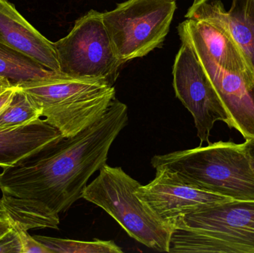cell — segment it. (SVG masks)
Wrapping results in <instances>:
<instances>
[{"instance_id": "cell-1", "label": "cell", "mask_w": 254, "mask_h": 253, "mask_svg": "<svg viewBox=\"0 0 254 253\" xmlns=\"http://www.w3.org/2000/svg\"><path fill=\"white\" fill-rule=\"evenodd\" d=\"M126 104L115 98L101 120L0 172V217L10 227L58 230L59 215L83 199L89 178L107 163L128 123Z\"/></svg>"}, {"instance_id": "cell-2", "label": "cell", "mask_w": 254, "mask_h": 253, "mask_svg": "<svg viewBox=\"0 0 254 253\" xmlns=\"http://www.w3.org/2000/svg\"><path fill=\"white\" fill-rule=\"evenodd\" d=\"M154 169L176 171L195 187L232 200H254V169L244 144L228 141L155 155Z\"/></svg>"}, {"instance_id": "cell-3", "label": "cell", "mask_w": 254, "mask_h": 253, "mask_svg": "<svg viewBox=\"0 0 254 253\" xmlns=\"http://www.w3.org/2000/svg\"><path fill=\"white\" fill-rule=\"evenodd\" d=\"M169 253H254V200H230L173 223Z\"/></svg>"}, {"instance_id": "cell-4", "label": "cell", "mask_w": 254, "mask_h": 253, "mask_svg": "<svg viewBox=\"0 0 254 253\" xmlns=\"http://www.w3.org/2000/svg\"><path fill=\"white\" fill-rule=\"evenodd\" d=\"M140 185L122 168L106 163L83 190V199L104 209L139 243L169 253L173 226L137 197Z\"/></svg>"}, {"instance_id": "cell-5", "label": "cell", "mask_w": 254, "mask_h": 253, "mask_svg": "<svg viewBox=\"0 0 254 253\" xmlns=\"http://www.w3.org/2000/svg\"><path fill=\"white\" fill-rule=\"evenodd\" d=\"M176 10V0H128L101 13L122 63L161 47Z\"/></svg>"}, {"instance_id": "cell-6", "label": "cell", "mask_w": 254, "mask_h": 253, "mask_svg": "<svg viewBox=\"0 0 254 253\" xmlns=\"http://www.w3.org/2000/svg\"><path fill=\"white\" fill-rule=\"evenodd\" d=\"M61 73L76 78L104 79L112 85L119 59L103 22L101 12L92 10L77 19L69 34L54 43Z\"/></svg>"}, {"instance_id": "cell-7", "label": "cell", "mask_w": 254, "mask_h": 253, "mask_svg": "<svg viewBox=\"0 0 254 253\" xmlns=\"http://www.w3.org/2000/svg\"><path fill=\"white\" fill-rule=\"evenodd\" d=\"M182 42L173 65V88L176 98L193 117L201 146L210 143V132L216 122L229 126L230 118L193 49Z\"/></svg>"}, {"instance_id": "cell-8", "label": "cell", "mask_w": 254, "mask_h": 253, "mask_svg": "<svg viewBox=\"0 0 254 253\" xmlns=\"http://www.w3.org/2000/svg\"><path fill=\"white\" fill-rule=\"evenodd\" d=\"M155 170V178L147 185H140L136 195L172 225L176 220L191 212L232 200L195 187L168 168Z\"/></svg>"}, {"instance_id": "cell-9", "label": "cell", "mask_w": 254, "mask_h": 253, "mask_svg": "<svg viewBox=\"0 0 254 253\" xmlns=\"http://www.w3.org/2000/svg\"><path fill=\"white\" fill-rule=\"evenodd\" d=\"M179 37L204 52L227 72L243 77L254 101V75L241 46L229 30L217 22L188 19L178 27Z\"/></svg>"}, {"instance_id": "cell-10", "label": "cell", "mask_w": 254, "mask_h": 253, "mask_svg": "<svg viewBox=\"0 0 254 253\" xmlns=\"http://www.w3.org/2000/svg\"><path fill=\"white\" fill-rule=\"evenodd\" d=\"M190 46L193 49L228 112L229 127L238 131L246 140L254 138V101L243 77L227 72L200 49Z\"/></svg>"}, {"instance_id": "cell-11", "label": "cell", "mask_w": 254, "mask_h": 253, "mask_svg": "<svg viewBox=\"0 0 254 253\" xmlns=\"http://www.w3.org/2000/svg\"><path fill=\"white\" fill-rule=\"evenodd\" d=\"M0 43L20 51L46 68L61 73L54 43L34 28L8 0H0Z\"/></svg>"}, {"instance_id": "cell-12", "label": "cell", "mask_w": 254, "mask_h": 253, "mask_svg": "<svg viewBox=\"0 0 254 253\" xmlns=\"http://www.w3.org/2000/svg\"><path fill=\"white\" fill-rule=\"evenodd\" d=\"M185 17L205 19L226 27L241 46L254 75V0H232L228 11L219 0L207 1L192 10L189 9Z\"/></svg>"}, {"instance_id": "cell-13", "label": "cell", "mask_w": 254, "mask_h": 253, "mask_svg": "<svg viewBox=\"0 0 254 253\" xmlns=\"http://www.w3.org/2000/svg\"><path fill=\"white\" fill-rule=\"evenodd\" d=\"M63 138L58 129L41 118L15 130L0 132V168L15 166Z\"/></svg>"}, {"instance_id": "cell-14", "label": "cell", "mask_w": 254, "mask_h": 253, "mask_svg": "<svg viewBox=\"0 0 254 253\" xmlns=\"http://www.w3.org/2000/svg\"><path fill=\"white\" fill-rule=\"evenodd\" d=\"M62 74L46 68L26 53L0 43V79L8 80L13 86Z\"/></svg>"}, {"instance_id": "cell-15", "label": "cell", "mask_w": 254, "mask_h": 253, "mask_svg": "<svg viewBox=\"0 0 254 253\" xmlns=\"http://www.w3.org/2000/svg\"><path fill=\"white\" fill-rule=\"evenodd\" d=\"M42 113L41 108L17 86L11 102L0 114V132L31 124L43 117Z\"/></svg>"}, {"instance_id": "cell-16", "label": "cell", "mask_w": 254, "mask_h": 253, "mask_svg": "<svg viewBox=\"0 0 254 253\" xmlns=\"http://www.w3.org/2000/svg\"><path fill=\"white\" fill-rule=\"evenodd\" d=\"M52 253H122V248L113 241L95 239L92 242L58 239L47 236H34Z\"/></svg>"}, {"instance_id": "cell-17", "label": "cell", "mask_w": 254, "mask_h": 253, "mask_svg": "<svg viewBox=\"0 0 254 253\" xmlns=\"http://www.w3.org/2000/svg\"><path fill=\"white\" fill-rule=\"evenodd\" d=\"M12 228L14 229L19 236L22 253H52L49 248L39 242L34 236H31L27 230Z\"/></svg>"}, {"instance_id": "cell-18", "label": "cell", "mask_w": 254, "mask_h": 253, "mask_svg": "<svg viewBox=\"0 0 254 253\" xmlns=\"http://www.w3.org/2000/svg\"><path fill=\"white\" fill-rule=\"evenodd\" d=\"M0 253H22L19 236L12 227L0 236Z\"/></svg>"}, {"instance_id": "cell-19", "label": "cell", "mask_w": 254, "mask_h": 253, "mask_svg": "<svg viewBox=\"0 0 254 253\" xmlns=\"http://www.w3.org/2000/svg\"><path fill=\"white\" fill-rule=\"evenodd\" d=\"M17 86H13L8 80L0 79V114L11 102Z\"/></svg>"}, {"instance_id": "cell-20", "label": "cell", "mask_w": 254, "mask_h": 253, "mask_svg": "<svg viewBox=\"0 0 254 253\" xmlns=\"http://www.w3.org/2000/svg\"><path fill=\"white\" fill-rule=\"evenodd\" d=\"M243 144H244L245 148H246L249 157L252 159V161L254 162V138L246 140V142Z\"/></svg>"}, {"instance_id": "cell-21", "label": "cell", "mask_w": 254, "mask_h": 253, "mask_svg": "<svg viewBox=\"0 0 254 253\" xmlns=\"http://www.w3.org/2000/svg\"><path fill=\"white\" fill-rule=\"evenodd\" d=\"M10 228V227L8 223L0 217V236H3L4 233H7Z\"/></svg>"}, {"instance_id": "cell-22", "label": "cell", "mask_w": 254, "mask_h": 253, "mask_svg": "<svg viewBox=\"0 0 254 253\" xmlns=\"http://www.w3.org/2000/svg\"><path fill=\"white\" fill-rule=\"evenodd\" d=\"M209 0H194L193 3H192V6L190 7L189 9L192 10V9L195 8V7H198L200 4H203L204 2H207Z\"/></svg>"}, {"instance_id": "cell-23", "label": "cell", "mask_w": 254, "mask_h": 253, "mask_svg": "<svg viewBox=\"0 0 254 253\" xmlns=\"http://www.w3.org/2000/svg\"><path fill=\"white\" fill-rule=\"evenodd\" d=\"M251 160H252V159H251ZM252 166H253L254 169V162L252 161Z\"/></svg>"}, {"instance_id": "cell-24", "label": "cell", "mask_w": 254, "mask_h": 253, "mask_svg": "<svg viewBox=\"0 0 254 253\" xmlns=\"http://www.w3.org/2000/svg\"></svg>"}]
</instances>
